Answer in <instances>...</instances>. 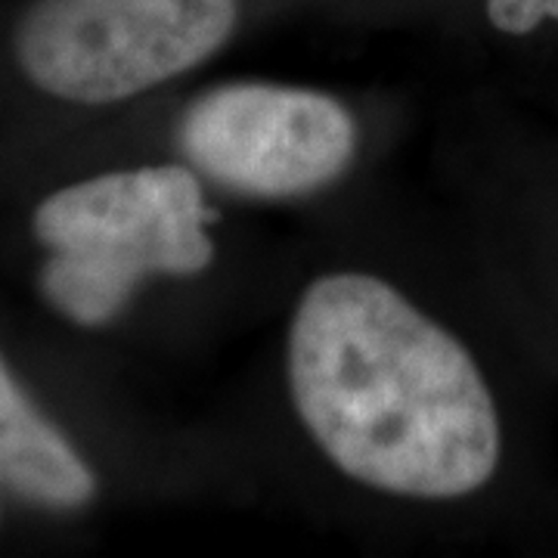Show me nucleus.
Instances as JSON below:
<instances>
[{
  "instance_id": "nucleus-1",
  "label": "nucleus",
  "mask_w": 558,
  "mask_h": 558,
  "mask_svg": "<svg viewBox=\"0 0 558 558\" xmlns=\"http://www.w3.org/2000/svg\"><path fill=\"white\" fill-rule=\"evenodd\" d=\"M289 388L307 435L363 487L462 499L502 465V416L475 357L379 277L326 274L304 289Z\"/></svg>"
},
{
  "instance_id": "nucleus-2",
  "label": "nucleus",
  "mask_w": 558,
  "mask_h": 558,
  "mask_svg": "<svg viewBox=\"0 0 558 558\" xmlns=\"http://www.w3.org/2000/svg\"><path fill=\"white\" fill-rule=\"evenodd\" d=\"M211 218L199 180L178 165L72 183L35 211L50 248L44 295L81 326L109 323L146 277H190L211 264Z\"/></svg>"
},
{
  "instance_id": "nucleus-3",
  "label": "nucleus",
  "mask_w": 558,
  "mask_h": 558,
  "mask_svg": "<svg viewBox=\"0 0 558 558\" xmlns=\"http://www.w3.org/2000/svg\"><path fill=\"white\" fill-rule=\"evenodd\" d=\"M236 25V0H40L20 62L40 90L116 102L196 69Z\"/></svg>"
},
{
  "instance_id": "nucleus-4",
  "label": "nucleus",
  "mask_w": 558,
  "mask_h": 558,
  "mask_svg": "<svg viewBox=\"0 0 558 558\" xmlns=\"http://www.w3.org/2000/svg\"><path fill=\"white\" fill-rule=\"evenodd\" d=\"M180 146L220 186L289 199L341 178L357 124L329 94L248 81L202 94L180 121Z\"/></svg>"
},
{
  "instance_id": "nucleus-5",
  "label": "nucleus",
  "mask_w": 558,
  "mask_h": 558,
  "mask_svg": "<svg viewBox=\"0 0 558 558\" xmlns=\"http://www.w3.org/2000/svg\"><path fill=\"white\" fill-rule=\"evenodd\" d=\"M0 487L44 509H78L97 494L94 472L25 398L0 357Z\"/></svg>"
},
{
  "instance_id": "nucleus-6",
  "label": "nucleus",
  "mask_w": 558,
  "mask_h": 558,
  "mask_svg": "<svg viewBox=\"0 0 558 558\" xmlns=\"http://www.w3.org/2000/svg\"><path fill=\"white\" fill-rule=\"evenodd\" d=\"M487 20L509 38H531L543 25H558V0H487Z\"/></svg>"
}]
</instances>
